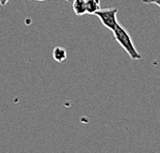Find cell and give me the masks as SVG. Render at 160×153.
<instances>
[{
  "label": "cell",
  "mask_w": 160,
  "mask_h": 153,
  "mask_svg": "<svg viewBox=\"0 0 160 153\" xmlns=\"http://www.w3.org/2000/svg\"><path fill=\"white\" fill-rule=\"evenodd\" d=\"M154 4H156V5H158L159 8H160V0H156V1L154 2Z\"/></svg>",
  "instance_id": "cell-8"
},
{
  "label": "cell",
  "mask_w": 160,
  "mask_h": 153,
  "mask_svg": "<svg viewBox=\"0 0 160 153\" xmlns=\"http://www.w3.org/2000/svg\"><path fill=\"white\" fill-rule=\"evenodd\" d=\"M114 38L116 39L119 45L124 49V51L128 54L129 57L132 60H139L142 59V55L138 53L137 48L134 47L133 40L131 39L130 34L127 32V30L123 28L120 24H118L117 27L113 31Z\"/></svg>",
  "instance_id": "cell-1"
},
{
  "label": "cell",
  "mask_w": 160,
  "mask_h": 153,
  "mask_svg": "<svg viewBox=\"0 0 160 153\" xmlns=\"http://www.w3.org/2000/svg\"><path fill=\"white\" fill-rule=\"evenodd\" d=\"M117 8H105V9H99L98 12L95 13V16L99 19V21L102 23V25L107 29L114 31L115 28L118 25L117 20Z\"/></svg>",
  "instance_id": "cell-2"
},
{
  "label": "cell",
  "mask_w": 160,
  "mask_h": 153,
  "mask_svg": "<svg viewBox=\"0 0 160 153\" xmlns=\"http://www.w3.org/2000/svg\"><path fill=\"white\" fill-rule=\"evenodd\" d=\"M34 1H47V0H34ZM65 1H71V0H65Z\"/></svg>",
  "instance_id": "cell-9"
},
{
  "label": "cell",
  "mask_w": 160,
  "mask_h": 153,
  "mask_svg": "<svg viewBox=\"0 0 160 153\" xmlns=\"http://www.w3.org/2000/svg\"><path fill=\"white\" fill-rule=\"evenodd\" d=\"M72 9L77 16H83L87 13L86 0H72Z\"/></svg>",
  "instance_id": "cell-4"
},
{
  "label": "cell",
  "mask_w": 160,
  "mask_h": 153,
  "mask_svg": "<svg viewBox=\"0 0 160 153\" xmlns=\"http://www.w3.org/2000/svg\"><path fill=\"white\" fill-rule=\"evenodd\" d=\"M8 1L9 0H0V5L4 6V5H6V3H8Z\"/></svg>",
  "instance_id": "cell-6"
},
{
  "label": "cell",
  "mask_w": 160,
  "mask_h": 153,
  "mask_svg": "<svg viewBox=\"0 0 160 153\" xmlns=\"http://www.w3.org/2000/svg\"><path fill=\"white\" fill-rule=\"evenodd\" d=\"M53 58L56 62L62 63L67 59V51L63 47H55L53 50Z\"/></svg>",
  "instance_id": "cell-3"
},
{
  "label": "cell",
  "mask_w": 160,
  "mask_h": 153,
  "mask_svg": "<svg viewBox=\"0 0 160 153\" xmlns=\"http://www.w3.org/2000/svg\"><path fill=\"white\" fill-rule=\"evenodd\" d=\"M156 0H142V2L144 3H154Z\"/></svg>",
  "instance_id": "cell-7"
},
{
  "label": "cell",
  "mask_w": 160,
  "mask_h": 153,
  "mask_svg": "<svg viewBox=\"0 0 160 153\" xmlns=\"http://www.w3.org/2000/svg\"><path fill=\"white\" fill-rule=\"evenodd\" d=\"M86 8L87 13L89 15H95L100 8V0H86Z\"/></svg>",
  "instance_id": "cell-5"
}]
</instances>
